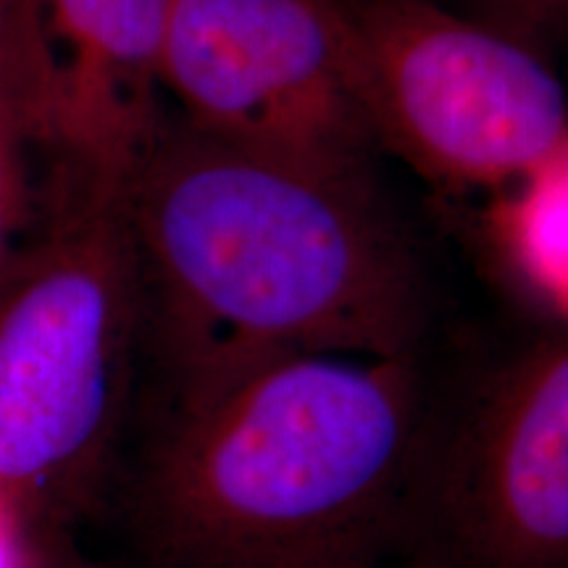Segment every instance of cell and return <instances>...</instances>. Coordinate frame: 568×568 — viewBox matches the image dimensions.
<instances>
[{"label":"cell","mask_w":568,"mask_h":568,"mask_svg":"<svg viewBox=\"0 0 568 568\" xmlns=\"http://www.w3.org/2000/svg\"><path fill=\"white\" fill-rule=\"evenodd\" d=\"M142 351L126 190L48 195V224L0 280V493L40 535L92 506Z\"/></svg>","instance_id":"obj_3"},{"label":"cell","mask_w":568,"mask_h":568,"mask_svg":"<svg viewBox=\"0 0 568 568\" xmlns=\"http://www.w3.org/2000/svg\"><path fill=\"white\" fill-rule=\"evenodd\" d=\"M418 535L445 568H568V326L439 422Z\"/></svg>","instance_id":"obj_6"},{"label":"cell","mask_w":568,"mask_h":568,"mask_svg":"<svg viewBox=\"0 0 568 568\" xmlns=\"http://www.w3.org/2000/svg\"><path fill=\"white\" fill-rule=\"evenodd\" d=\"M439 422L418 355H268L163 406L132 524L159 568H385Z\"/></svg>","instance_id":"obj_2"},{"label":"cell","mask_w":568,"mask_h":568,"mask_svg":"<svg viewBox=\"0 0 568 568\" xmlns=\"http://www.w3.org/2000/svg\"><path fill=\"white\" fill-rule=\"evenodd\" d=\"M40 568H105V566H98L92 564V560L82 558L80 552L69 545L67 531H53V535H45V542H42Z\"/></svg>","instance_id":"obj_13"},{"label":"cell","mask_w":568,"mask_h":568,"mask_svg":"<svg viewBox=\"0 0 568 568\" xmlns=\"http://www.w3.org/2000/svg\"><path fill=\"white\" fill-rule=\"evenodd\" d=\"M27 90L51 190H124L169 119V0H19Z\"/></svg>","instance_id":"obj_7"},{"label":"cell","mask_w":568,"mask_h":568,"mask_svg":"<svg viewBox=\"0 0 568 568\" xmlns=\"http://www.w3.org/2000/svg\"><path fill=\"white\" fill-rule=\"evenodd\" d=\"M379 148L450 187H510L568 140L550 55L443 0H329Z\"/></svg>","instance_id":"obj_4"},{"label":"cell","mask_w":568,"mask_h":568,"mask_svg":"<svg viewBox=\"0 0 568 568\" xmlns=\"http://www.w3.org/2000/svg\"><path fill=\"white\" fill-rule=\"evenodd\" d=\"M466 17L548 53L568 38V0H443Z\"/></svg>","instance_id":"obj_10"},{"label":"cell","mask_w":568,"mask_h":568,"mask_svg":"<svg viewBox=\"0 0 568 568\" xmlns=\"http://www.w3.org/2000/svg\"><path fill=\"white\" fill-rule=\"evenodd\" d=\"M166 406L268 355H418L424 284L372 172L163 122L126 184Z\"/></svg>","instance_id":"obj_1"},{"label":"cell","mask_w":568,"mask_h":568,"mask_svg":"<svg viewBox=\"0 0 568 568\" xmlns=\"http://www.w3.org/2000/svg\"><path fill=\"white\" fill-rule=\"evenodd\" d=\"M161 82L174 116L211 138L372 172L379 145L329 0H169Z\"/></svg>","instance_id":"obj_5"},{"label":"cell","mask_w":568,"mask_h":568,"mask_svg":"<svg viewBox=\"0 0 568 568\" xmlns=\"http://www.w3.org/2000/svg\"><path fill=\"white\" fill-rule=\"evenodd\" d=\"M45 535L0 493V568H40Z\"/></svg>","instance_id":"obj_11"},{"label":"cell","mask_w":568,"mask_h":568,"mask_svg":"<svg viewBox=\"0 0 568 568\" xmlns=\"http://www.w3.org/2000/svg\"><path fill=\"white\" fill-rule=\"evenodd\" d=\"M40 153L34 132L30 90H27L24 48L0 84V280L24 251L34 209V159Z\"/></svg>","instance_id":"obj_9"},{"label":"cell","mask_w":568,"mask_h":568,"mask_svg":"<svg viewBox=\"0 0 568 568\" xmlns=\"http://www.w3.org/2000/svg\"><path fill=\"white\" fill-rule=\"evenodd\" d=\"M508 190L516 261L545 295L568 311V140Z\"/></svg>","instance_id":"obj_8"},{"label":"cell","mask_w":568,"mask_h":568,"mask_svg":"<svg viewBox=\"0 0 568 568\" xmlns=\"http://www.w3.org/2000/svg\"><path fill=\"white\" fill-rule=\"evenodd\" d=\"M21 53V6L19 0H0V84Z\"/></svg>","instance_id":"obj_12"}]
</instances>
